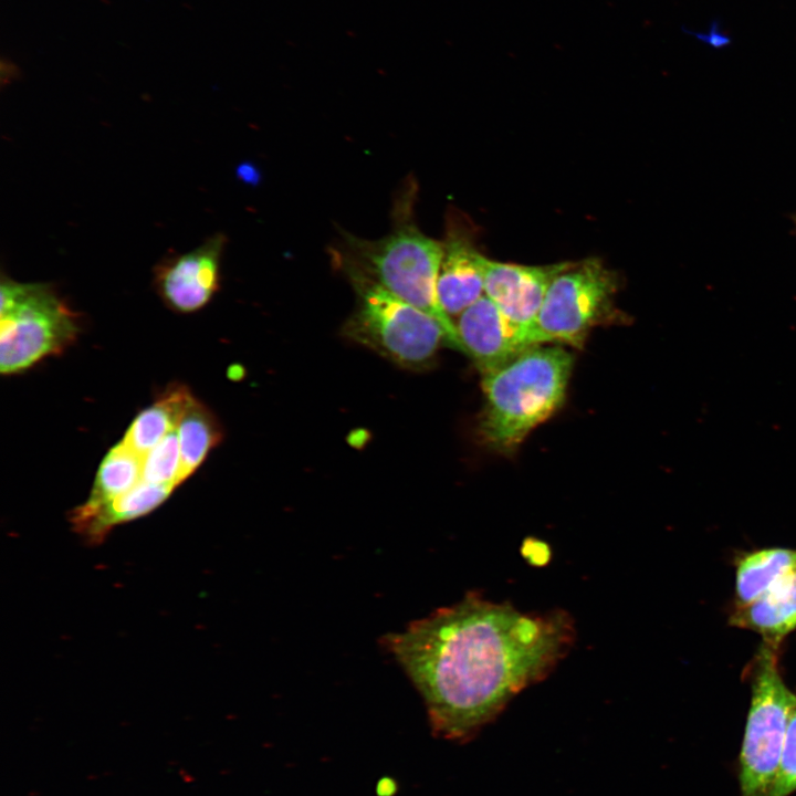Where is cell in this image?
I'll return each mask as SVG.
<instances>
[{
  "label": "cell",
  "instance_id": "1",
  "mask_svg": "<svg viewBox=\"0 0 796 796\" xmlns=\"http://www.w3.org/2000/svg\"><path fill=\"white\" fill-rule=\"evenodd\" d=\"M575 638L566 610L523 612L469 591L383 643L421 694L433 734L463 742L545 680Z\"/></svg>",
  "mask_w": 796,
  "mask_h": 796
},
{
  "label": "cell",
  "instance_id": "2",
  "mask_svg": "<svg viewBox=\"0 0 796 796\" xmlns=\"http://www.w3.org/2000/svg\"><path fill=\"white\" fill-rule=\"evenodd\" d=\"M573 357L562 346L532 347L482 375L479 432L492 449L511 452L563 404Z\"/></svg>",
  "mask_w": 796,
  "mask_h": 796
},
{
  "label": "cell",
  "instance_id": "3",
  "mask_svg": "<svg viewBox=\"0 0 796 796\" xmlns=\"http://www.w3.org/2000/svg\"><path fill=\"white\" fill-rule=\"evenodd\" d=\"M407 209L398 216L392 231L375 241L348 238L347 262L398 298L436 318L444 328L451 347L462 350L455 325L440 305L437 281L442 242L423 234Z\"/></svg>",
  "mask_w": 796,
  "mask_h": 796
},
{
  "label": "cell",
  "instance_id": "4",
  "mask_svg": "<svg viewBox=\"0 0 796 796\" xmlns=\"http://www.w3.org/2000/svg\"><path fill=\"white\" fill-rule=\"evenodd\" d=\"M358 295L344 335L409 369H425L442 345L451 346L431 315L398 298L354 265L342 261Z\"/></svg>",
  "mask_w": 796,
  "mask_h": 796
},
{
  "label": "cell",
  "instance_id": "5",
  "mask_svg": "<svg viewBox=\"0 0 796 796\" xmlns=\"http://www.w3.org/2000/svg\"><path fill=\"white\" fill-rule=\"evenodd\" d=\"M0 370L22 371L60 354L78 334L76 315L46 283L1 282Z\"/></svg>",
  "mask_w": 796,
  "mask_h": 796
},
{
  "label": "cell",
  "instance_id": "6",
  "mask_svg": "<svg viewBox=\"0 0 796 796\" xmlns=\"http://www.w3.org/2000/svg\"><path fill=\"white\" fill-rule=\"evenodd\" d=\"M777 650L763 641L751 666V703L739 754L741 796H773L794 695L779 673Z\"/></svg>",
  "mask_w": 796,
  "mask_h": 796
},
{
  "label": "cell",
  "instance_id": "7",
  "mask_svg": "<svg viewBox=\"0 0 796 796\" xmlns=\"http://www.w3.org/2000/svg\"><path fill=\"white\" fill-rule=\"evenodd\" d=\"M617 290V274L599 259L566 262L546 291L535 343L582 347L594 327L620 318L615 306Z\"/></svg>",
  "mask_w": 796,
  "mask_h": 796
},
{
  "label": "cell",
  "instance_id": "8",
  "mask_svg": "<svg viewBox=\"0 0 796 796\" xmlns=\"http://www.w3.org/2000/svg\"><path fill=\"white\" fill-rule=\"evenodd\" d=\"M226 238L218 233L195 249L164 258L154 268V287L172 311L190 313L203 307L219 289L220 261Z\"/></svg>",
  "mask_w": 796,
  "mask_h": 796
},
{
  "label": "cell",
  "instance_id": "9",
  "mask_svg": "<svg viewBox=\"0 0 796 796\" xmlns=\"http://www.w3.org/2000/svg\"><path fill=\"white\" fill-rule=\"evenodd\" d=\"M565 263L523 265L488 260L484 294L535 346L534 328L546 291Z\"/></svg>",
  "mask_w": 796,
  "mask_h": 796
},
{
  "label": "cell",
  "instance_id": "10",
  "mask_svg": "<svg viewBox=\"0 0 796 796\" xmlns=\"http://www.w3.org/2000/svg\"><path fill=\"white\" fill-rule=\"evenodd\" d=\"M454 325L462 352L472 358L482 375L535 347L485 294L465 308Z\"/></svg>",
  "mask_w": 796,
  "mask_h": 796
},
{
  "label": "cell",
  "instance_id": "11",
  "mask_svg": "<svg viewBox=\"0 0 796 796\" xmlns=\"http://www.w3.org/2000/svg\"><path fill=\"white\" fill-rule=\"evenodd\" d=\"M488 260L475 248L469 230L450 220L437 281L440 305L450 318L484 294Z\"/></svg>",
  "mask_w": 796,
  "mask_h": 796
},
{
  "label": "cell",
  "instance_id": "12",
  "mask_svg": "<svg viewBox=\"0 0 796 796\" xmlns=\"http://www.w3.org/2000/svg\"><path fill=\"white\" fill-rule=\"evenodd\" d=\"M176 486L144 481L91 512L73 510V530L88 543L98 544L118 524L144 516L164 503Z\"/></svg>",
  "mask_w": 796,
  "mask_h": 796
},
{
  "label": "cell",
  "instance_id": "13",
  "mask_svg": "<svg viewBox=\"0 0 796 796\" xmlns=\"http://www.w3.org/2000/svg\"><path fill=\"white\" fill-rule=\"evenodd\" d=\"M734 627L760 633L775 646L796 629V570L755 601L735 607L730 617Z\"/></svg>",
  "mask_w": 796,
  "mask_h": 796
},
{
  "label": "cell",
  "instance_id": "14",
  "mask_svg": "<svg viewBox=\"0 0 796 796\" xmlns=\"http://www.w3.org/2000/svg\"><path fill=\"white\" fill-rule=\"evenodd\" d=\"M796 570V549L763 548L743 554L736 563L735 607L746 606Z\"/></svg>",
  "mask_w": 796,
  "mask_h": 796
},
{
  "label": "cell",
  "instance_id": "15",
  "mask_svg": "<svg viewBox=\"0 0 796 796\" xmlns=\"http://www.w3.org/2000/svg\"><path fill=\"white\" fill-rule=\"evenodd\" d=\"M191 397L192 395L186 386L174 384L134 419L122 442L134 453L144 458L170 431L177 428Z\"/></svg>",
  "mask_w": 796,
  "mask_h": 796
},
{
  "label": "cell",
  "instance_id": "16",
  "mask_svg": "<svg viewBox=\"0 0 796 796\" xmlns=\"http://www.w3.org/2000/svg\"><path fill=\"white\" fill-rule=\"evenodd\" d=\"M177 433L180 449L179 480L184 482L220 442L222 430L214 415L191 397L179 419Z\"/></svg>",
  "mask_w": 796,
  "mask_h": 796
},
{
  "label": "cell",
  "instance_id": "17",
  "mask_svg": "<svg viewBox=\"0 0 796 796\" xmlns=\"http://www.w3.org/2000/svg\"><path fill=\"white\" fill-rule=\"evenodd\" d=\"M142 461L122 441L113 447L100 464L88 499L74 510L94 511L134 488L142 481Z\"/></svg>",
  "mask_w": 796,
  "mask_h": 796
},
{
  "label": "cell",
  "instance_id": "18",
  "mask_svg": "<svg viewBox=\"0 0 796 796\" xmlns=\"http://www.w3.org/2000/svg\"><path fill=\"white\" fill-rule=\"evenodd\" d=\"M177 428L155 446L142 461V481L178 486L181 482Z\"/></svg>",
  "mask_w": 796,
  "mask_h": 796
},
{
  "label": "cell",
  "instance_id": "19",
  "mask_svg": "<svg viewBox=\"0 0 796 796\" xmlns=\"http://www.w3.org/2000/svg\"><path fill=\"white\" fill-rule=\"evenodd\" d=\"M796 792V694L794 693L786 729L784 748L773 796H790Z\"/></svg>",
  "mask_w": 796,
  "mask_h": 796
},
{
  "label": "cell",
  "instance_id": "20",
  "mask_svg": "<svg viewBox=\"0 0 796 796\" xmlns=\"http://www.w3.org/2000/svg\"><path fill=\"white\" fill-rule=\"evenodd\" d=\"M689 33L694 34L695 38L714 48L724 46L730 43V38L720 30L718 22H714L709 29V31L704 33Z\"/></svg>",
  "mask_w": 796,
  "mask_h": 796
}]
</instances>
